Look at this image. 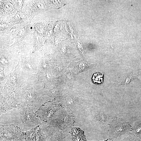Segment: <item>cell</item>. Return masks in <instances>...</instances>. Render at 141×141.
<instances>
[{
	"mask_svg": "<svg viewBox=\"0 0 141 141\" xmlns=\"http://www.w3.org/2000/svg\"><path fill=\"white\" fill-rule=\"evenodd\" d=\"M109 138L113 139L132 130V127L127 121L114 116L109 126Z\"/></svg>",
	"mask_w": 141,
	"mask_h": 141,
	"instance_id": "6da1fadb",
	"label": "cell"
},
{
	"mask_svg": "<svg viewBox=\"0 0 141 141\" xmlns=\"http://www.w3.org/2000/svg\"><path fill=\"white\" fill-rule=\"evenodd\" d=\"M93 118L97 125L102 128L109 126V124L114 116L95 109H91Z\"/></svg>",
	"mask_w": 141,
	"mask_h": 141,
	"instance_id": "7a4b0ae2",
	"label": "cell"
},
{
	"mask_svg": "<svg viewBox=\"0 0 141 141\" xmlns=\"http://www.w3.org/2000/svg\"><path fill=\"white\" fill-rule=\"evenodd\" d=\"M20 110L22 123L25 126L32 127L38 124V121L33 114L31 108L21 107Z\"/></svg>",
	"mask_w": 141,
	"mask_h": 141,
	"instance_id": "3957f363",
	"label": "cell"
},
{
	"mask_svg": "<svg viewBox=\"0 0 141 141\" xmlns=\"http://www.w3.org/2000/svg\"><path fill=\"white\" fill-rule=\"evenodd\" d=\"M24 96L27 103L30 106H34L40 99L39 96L33 90H27L24 92Z\"/></svg>",
	"mask_w": 141,
	"mask_h": 141,
	"instance_id": "277c9868",
	"label": "cell"
},
{
	"mask_svg": "<svg viewBox=\"0 0 141 141\" xmlns=\"http://www.w3.org/2000/svg\"><path fill=\"white\" fill-rule=\"evenodd\" d=\"M7 79L6 84L7 86L11 88L17 87V81L16 72L14 71L11 73Z\"/></svg>",
	"mask_w": 141,
	"mask_h": 141,
	"instance_id": "5b68a950",
	"label": "cell"
},
{
	"mask_svg": "<svg viewBox=\"0 0 141 141\" xmlns=\"http://www.w3.org/2000/svg\"><path fill=\"white\" fill-rule=\"evenodd\" d=\"M130 134L135 136H140L141 135V121L136 122L132 127V130Z\"/></svg>",
	"mask_w": 141,
	"mask_h": 141,
	"instance_id": "8992f818",
	"label": "cell"
},
{
	"mask_svg": "<svg viewBox=\"0 0 141 141\" xmlns=\"http://www.w3.org/2000/svg\"><path fill=\"white\" fill-rule=\"evenodd\" d=\"M103 74L98 73L94 74L92 78V81L94 83L100 84L103 82Z\"/></svg>",
	"mask_w": 141,
	"mask_h": 141,
	"instance_id": "52a82bcc",
	"label": "cell"
},
{
	"mask_svg": "<svg viewBox=\"0 0 141 141\" xmlns=\"http://www.w3.org/2000/svg\"><path fill=\"white\" fill-rule=\"evenodd\" d=\"M138 75V73L137 70L133 71L131 73L126 75L125 77V80H126L124 83L125 84H128L131 80L134 78L137 77Z\"/></svg>",
	"mask_w": 141,
	"mask_h": 141,
	"instance_id": "ba28073f",
	"label": "cell"
},
{
	"mask_svg": "<svg viewBox=\"0 0 141 141\" xmlns=\"http://www.w3.org/2000/svg\"><path fill=\"white\" fill-rule=\"evenodd\" d=\"M47 137L45 133L39 131L35 134V141H46Z\"/></svg>",
	"mask_w": 141,
	"mask_h": 141,
	"instance_id": "9c48e42d",
	"label": "cell"
},
{
	"mask_svg": "<svg viewBox=\"0 0 141 141\" xmlns=\"http://www.w3.org/2000/svg\"><path fill=\"white\" fill-rule=\"evenodd\" d=\"M121 141H139L138 137L130 134L124 138Z\"/></svg>",
	"mask_w": 141,
	"mask_h": 141,
	"instance_id": "30bf717a",
	"label": "cell"
},
{
	"mask_svg": "<svg viewBox=\"0 0 141 141\" xmlns=\"http://www.w3.org/2000/svg\"><path fill=\"white\" fill-rule=\"evenodd\" d=\"M1 73H0V80L2 81L5 78V77L4 75L3 70L2 69H1Z\"/></svg>",
	"mask_w": 141,
	"mask_h": 141,
	"instance_id": "8fae6325",
	"label": "cell"
},
{
	"mask_svg": "<svg viewBox=\"0 0 141 141\" xmlns=\"http://www.w3.org/2000/svg\"><path fill=\"white\" fill-rule=\"evenodd\" d=\"M22 139L21 138H18L15 139L10 141H24L22 140Z\"/></svg>",
	"mask_w": 141,
	"mask_h": 141,
	"instance_id": "7c38bea8",
	"label": "cell"
},
{
	"mask_svg": "<svg viewBox=\"0 0 141 141\" xmlns=\"http://www.w3.org/2000/svg\"><path fill=\"white\" fill-rule=\"evenodd\" d=\"M109 140V138H108L106 140H104V141H107V140Z\"/></svg>",
	"mask_w": 141,
	"mask_h": 141,
	"instance_id": "4fadbf2b",
	"label": "cell"
},
{
	"mask_svg": "<svg viewBox=\"0 0 141 141\" xmlns=\"http://www.w3.org/2000/svg\"><path fill=\"white\" fill-rule=\"evenodd\" d=\"M111 140H112V141H113V140L112 139Z\"/></svg>",
	"mask_w": 141,
	"mask_h": 141,
	"instance_id": "5bb4252c",
	"label": "cell"
},
{
	"mask_svg": "<svg viewBox=\"0 0 141 141\" xmlns=\"http://www.w3.org/2000/svg\"><path fill=\"white\" fill-rule=\"evenodd\" d=\"M64 141H67L66 140H64Z\"/></svg>",
	"mask_w": 141,
	"mask_h": 141,
	"instance_id": "9a60e30c",
	"label": "cell"
}]
</instances>
